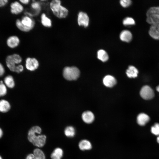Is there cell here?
<instances>
[{
    "mask_svg": "<svg viewBox=\"0 0 159 159\" xmlns=\"http://www.w3.org/2000/svg\"><path fill=\"white\" fill-rule=\"evenodd\" d=\"M151 132L153 135H159V123H155L151 127Z\"/></svg>",
    "mask_w": 159,
    "mask_h": 159,
    "instance_id": "26",
    "label": "cell"
},
{
    "mask_svg": "<svg viewBox=\"0 0 159 159\" xmlns=\"http://www.w3.org/2000/svg\"><path fill=\"white\" fill-rule=\"evenodd\" d=\"M157 142L159 144V135L158 136L157 138Z\"/></svg>",
    "mask_w": 159,
    "mask_h": 159,
    "instance_id": "36",
    "label": "cell"
},
{
    "mask_svg": "<svg viewBox=\"0 0 159 159\" xmlns=\"http://www.w3.org/2000/svg\"><path fill=\"white\" fill-rule=\"evenodd\" d=\"M62 150L59 148H55L51 155L52 159H61L63 155Z\"/></svg>",
    "mask_w": 159,
    "mask_h": 159,
    "instance_id": "20",
    "label": "cell"
},
{
    "mask_svg": "<svg viewBox=\"0 0 159 159\" xmlns=\"http://www.w3.org/2000/svg\"><path fill=\"white\" fill-rule=\"evenodd\" d=\"M25 159H45V156L43 151L40 149H35L33 153L27 155Z\"/></svg>",
    "mask_w": 159,
    "mask_h": 159,
    "instance_id": "9",
    "label": "cell"
},
{
    "mask_svg": "<svg viewBox=\"0 0 159 159\" xmlns=\"http://www.w3.org/2000/svg\"><path fill=\"white\" fill-rule=\"evenodd\" d=\"M19 1L21 3H22L25 4H27L29 3V0H20Z\"/></svg>",
    "mask_w": 159,
    "mask_h": 159,
    "instance_id": "33",
    "label": "cell"
},
{
    "mask_svg": "<svg viewBox=\"0 0 159 159\" xmlns=\"http://www.w3.org/2000/svg\"><path fill=\"white\" fill-rule=\"evenodd\" d=\"M82 118L85 123L90 124L94 121L95 116L92 112L90 111H87L83 113L82 115Z\"/></svg>",
    "mask_w": 159,
    "mask_h": 159,
    "instance_id": "12",
    "label": "cell"
},
{
    "mask_svg": "<svg viewBox=\"0 0 159 159\" xmlns=\"http://www.w3.org/2000/svg\"><path fill=\"white\" fill-rule=\"evenodd\" d=\"M97 57L99 59L103 62L106 61L108 59L107 54L103 49H100L97 52Z\"/></svg>",
    "mask_w": 159,
    "mask_h": 159,
    "instance_id": "23",
    "label": "cell"
},
{
    "mask_svg": "<svg viewBox=\"0 0 159 159\" xmlns=\"http://www.w3.org/2000/svg\"><path fill=\"white\" fill-rule=\"evenodd\" d=\"M3 131L2 129L0 128V138L2 137L3 135Z\"/></svg>",
    "mask_w": 159,
    "mask_h": 159,
    "instance_id": "34",
    "label": "cell"
},
{
    "mask_svg": "<svg viewBox=\"0 0 159 159\" xmlns=\"http://www.w3.org/2000/svg\"><path fill=\"white\" fill-rule=\"evenodd\" d=\"M20 43V40L16 36H12L8 38L6 40V44L8 46L11 48L16 47Z\"/></svg>",
    "mask_w": 159,
    "mask_h": 159,
    "instance_id": "13",
    "label": "cell"
},
{
    "mask_svg": "<svg viewBox=\"0 0 159 159\" xmlns=\"http://www.w3.org/2000/svg\"><path fill=\"white\" fill-rule=\"evenodd\" d=\"M35 21L29 16L23 17L21 20L17 19L16 21V25L20 30L24 32H28L34 27Z\"/></svg>",
    "mask_w": 159,
    "mask_h": 159,
    "instance_id": "4",
    "label": "cell"
},
{
    "mask_svg": "<svg viewBox=\"0 0 159 159\" xmlns=\"http://www.w3.org/2000/svg\"><path fill=\"white\" fill-rule=\"evenodd\" d=\"M4 82L6 85L10 88H13L15 83L13 77L10 75L6 76L4 79Z\"/></svg>",
    "mask_w": 159,
    "mask_h": 159,
    "instance_id": "25",
    "label": "cell"
},
{
    "mask_svg": "<svg viewBox=\"0 0 159 159\" xmlns=\"http://www.w3.org/2000/svg\"><path fill=\"white\" fill-rule=\"evenodd\" d=\"M78 147L81 150L84 151L90 150L92 148V145L89 140L84 139L79 142Z\"/></svg>",
    "mask_w": 159,
    "mask_h": 159,
    "instance_id": "16",
    "label": "cell"
},
{
    "mask_svg": "<svg viewBox=\"0 0 159 159\" xmlns=\"http://www.w3.org/2000/svg\"><path fill=\"white\" fill-rule=\"evenodd\" d=\"M135 23L134 19L130 17H127L123 21V24L125 25H132L134 24Z\"/></svg>",
    "mask_w": 159,
    "mask_h": 159,
    "instance_id": "27",
    "label": "cell"
},
{
    "mask_svg": "<svg viewBox=\"0 0 159 159\" xmlns=\"http://www.w3.org/2000/svg\"><path fill=\"white\" fill-rule=\"evenodd\" d=\"M5 70L3 65L0 63V77H1L4 74Z\"/></svg>",
    "mask_w": 159,
    "mask_h": 159,
    "instance_id": "31",
    "label": "cell"
},
{
    "mask_svg": "<svg viewBox=\"0 0 159 159\" xmlns=\"http://www.w3.org/2000/svg\"><path fill=\"white\" fill-rule=\"evenodd\" d=\"M22 61V58L19 54H15L8 56L6 58V62L7 66L11 71L19 73L22 72L24 67L21 65L16 66V64L20 63Z\"/></svg>",
    "mask_w": 159,
    "mask_h": 159,
    "instance_id": "2",
    "label": "cell"
},
{
    "mask_svg": "<svg viewBox=\"0 0 159 159\" xmlns=\"http://www.w3.org/2000/svg\"><path fill=\"white\" fill-rule=\"evenodd\" d=\"M146 21L151 25L159 24V6L150 7L146 13Z\"/></svg>",
    "mask_w": 159,
    "mask_h": 159,
    "instance_id": "6",
    "label": "cell"
},
{
    "mask_svg": "<svg viewBox=\"0 0 159 159\" xmlns=\"http://www.w3.org/2000/svg\"><path fill=\"white\" fill-rule=\"evenodd\" d=\"M41 132V128L39 126H35L31 127L28 133L29 141L34 145L39 148L44 145L46 139L45 135H40Z\"/></svg>",
    "mask_w": 159,
    "mask_h": 159,
    "instance_id": "1",
    "label": "cell"
},
{
    "mask_svg": "<svg viewBox=\"0 0 159 159\" xmlns=\"http://www.w3.org/2000/svg\"><path fill=\"white\" fill-rule=\"evenodd\" d=\"M156 90L158 92H159V85L156 87Z\"/></svg>",
    "mask_w": 159,
    "mask_h": 159,
    "instance_id": "35",
    "label": "cell"
},
{
    "mask_svg": "<svg viewBox=\"0 0 159 159\" xmlns=\"http://www.w3.org/2000/svg\"><path fill=\"white\" fill-rule=\"evenodd\" d=\"M50 7L54 14L59 18H65L68 14V10L61 5L60 0L52 1L50 3Z\"/></svg>",
    "mask_w": 159,
    "mask_h": 159,
    "instance_id": "3",
    "label": "cell"
},
{
    "mask_svg": "<svg viewBox=\"0 0 159 159\" xmlns=\"http://www.w3.org/2000/svg\"><path fill=\"white\" fill-rule=\"evenodd\" d=\"M7 0H0V7L5 6L8 3Z\"/></svg>",
    "mask_w": 159,
    "mask_h": 159,
    "instance_id": "32",
    "label": "cell"
},
{
    "mask_svg": "<svg viewBox=\"0 0 159 159\" xmlns=\"http://www.w3.org/2000/svg\"><path fill=\"white\" fill-rule=\"evenodd\" d=\"M32 8L34 9L39 11L41 9L40 5L39 2H34L31 4Z\"/></svg>",
    "mask_w": 159,
    "mask_h": 159,
    "instance_id": "30",
    "label": "cell"
},
{
    "mask_svg": "<svg viewBox=\"0 0 159 159\" xmlns=\"http://www.w3.org/2000/svg\"><path fill=\"white\" fill-rule=\"evenodd\" d=\"M10 105L7 101L2 100H0V112H6L8 111L10 108Z\"/></svg>",
    "mask_w": 159,
    "mask_h": 159,
    "instance_id": "21",
    "label": "cell"
},
{
    "mask_svg": "<svg viewBox=\"0 0 159 159\" xmlns=\"http://www.w3.org/2000/svg\"><path fill=\"white\" fill-rule=\"evenodd\" d=\"M80 71L76 67H66L63 69V75L66 80L69 81L75 80L79 77Z\"/></svg>",
    "mask_w": 159,
    "mask_h": 159,
    "instance_id": "5",
    "label": "cell"
},
{
    "mask_svg": "<svg viewBox=\"0 0 159 159\" xmlns=\"http://www.w3.org/2000/svg\"><path fill=\"white\" fill-rule=\"evenodd\" d=\"M104 85L107 87H111L116 83V80L112 76L107 75L105 77L103 80Z\"/></svg>",
    "mask_w": 159,
    "mask_h": 159,
    "instance_id": "17",
    "label": "cell"
},
{
    "mask_svg": "<svg viewBox=\"0 0 159 159\" xmlns=\"http://www.w3.org/2000/svg\"><path fill=\"white\" fill-rule=\"evenodd\" d=\"M64 133L65 135L67 137H73L75 134V130L73 126H68L65 129Z\"/></svg>",
    "mask_w": 159,
    "mask_h": 159,
    "instance_id": "24",
    "label": "cell"
},
{
    "mask_svg": "<svg viewBox=\"0 0 159 159\" xmlns=\"http://www.w3.org/2000/svg\"><path fill=\"white\" fill-rule=\"evenodd\" d=\"M121 5L124 7H127L129 6L131 3L130 0H121L120 1Z\"/></svg>",
    "mask_w": 159,
    "mask_h": 159,
    "instance_id": "29",
    "label": "cell"
},
{
    "mask_svg": "<svg viewBox=\"0 0 159 159\" xmlns=\"http://www.w3.org/2000/svg\"><path fill=\"white\" fill-rule=\"evenodd\" d=\"M41 22L42 25L46 27H50L52 26L51 20L44 13L41 16Z\"/></svg>",
    "mask_w": 159,
    "mask_h": 159,
    "instance_id": "22",
    "label": "cell"
},
{
    "mask_svg": "<svg viewBox=\"0 0 159 159\" xmlns=\"http://www.w3.org/2000/svg\"><path fill=\"white\" fill-rule=\"evenodd\" d=\"M132 37L131 32L128 30L122 31L120 34V38L122 41L129 42H130Z\"/></svg>",
    "mask_w": 159,
    "mask_h": 159,
    "instance_id": "18",
    "label": "cell"
},
{
    "mask_svg": "<svg viewBox=\"0 0 159 159\" xmlns=\"http://www.w3.org/2000/svg\"><path fill=\"white\" fill-rule=\"evenodd\" d=\"M138 72L137 69L133 66H130L126 71L127 76L129 78H135L138 76Z\"/></svg>",
    "mask_w": 159,
    "mask_h": 159,
    "instance_id": "19",
    "label": "cell"
},
{
    "mask_svg": "<svg viewBox=\"0 0 159 159\" xmlns=\"http://www.w3.org/2000/svg\"><path fill=\"white\" fill-rule=\"evenodd\" d=\"M10 11L13 14H18L21 13L24 10L23 6L19 2L15 1L10 5Z\"/></svg>",
    "mask_w": 159,
    "mask_h": 159,
    "instance_id": "11",
    "label": "cell"
},
{
    "mask_svg": "<svg viewBox=\"0 0 159 159\" xmlns=\"http://www.w3.org/2000/svg\"><path fill=\"white\" fill-rule=\"evenodd\" d=\"M0 159H2L1 156L0 155Z\"/></svg>",
    "mask_w": 159,
    "mask_h": 159,
    "instance_id": "37",
    "label": "cell"
},
{
    "mask_svg": "<svg viewBox=\"0 0 159 159\" xmlns=\"http://www.w3.org/2000/svg\"><path fill=\"white\" fill-rule=\"evenodd\" d=\"M149 33L153 38L159 39V24H152L150 27Z\"/></svg>",
    "mask_w": 159,
    "mask_h": 159,
    "instance_id": "14",
    "label": "cell"
},
{
    "mask_svg": "<svg viewBox=\"0 0 159 159\" xmlns=\"http://www.w3.org/2000/svg\"><path fill=\"white\" fill-rule=\"evenodd\" d=\"M77 21L79 25L86 27L89 24V18L86 13L80 11L78 14Z\"/></svg>",
    "mask_w": 159,
    "mask_h": 159,
    "instance_id": "10",
    "label": "cell"
},
{
    "mask_svg": "<svg viewBox=\"0 0 159 159\" xmlns=\"http://www.w3.org/2000/svg\"><path fill=\"white\" fill-rule=\"evenodd\" d=\"M25 65L28 70L33 71L38 68L39 63L38 60L35 58L28 57L26 59Z\"/></svg>",
    "mask_w": 159,
    "mask_h": 159,
    "instance_id": "8",
    "label": "cell"
},
{
    "mask_svg": "<svg viewBox=\"0 0 159 159\" xmlns=\"http://www.w3.org/2000/svg\"><path fill=\"white\" fill-rule=\"evenodd\" d=\"M140 95L143 99L148 100L153 97L154 93L153 89L149 86L145 85L141 88Z\"/></svg>",
    "mask_w": 159,
    "mask_h": 159,
    "instance_id": "7",
    "label": "cell"
},
{
    "mask_svg": "<svg viewBox=\"0 0 159 159\" xmlns=\"http://www.w3.org/2000/svg\"><path fill=\"white\" fill-rule=\"evenodd\" d=\"M7 92V89L6 85L3 83H0V97L5 95Z\"/></svg>",
    "mask_w": 159,
    "mask_h": 159,
    "instance_id": "28",
    "label": "cell"
},
{
    "mask_svg": "<svg viewBox=\"0 0 159 159\" xmlns=\"http://www.w3.org/2000/svg\"><path fill=\"white\" fill-rule=\"evenodd\" d=\"M149 117L146 114L141 113L138 115L137 118V121L140 125L143 126L146 125L150 120Z\"/></svg>",
    "mask_w": 159,
    "mask_h": 159,
    "instance_id": "15",
    "label": "cell"
}]
</instances>
